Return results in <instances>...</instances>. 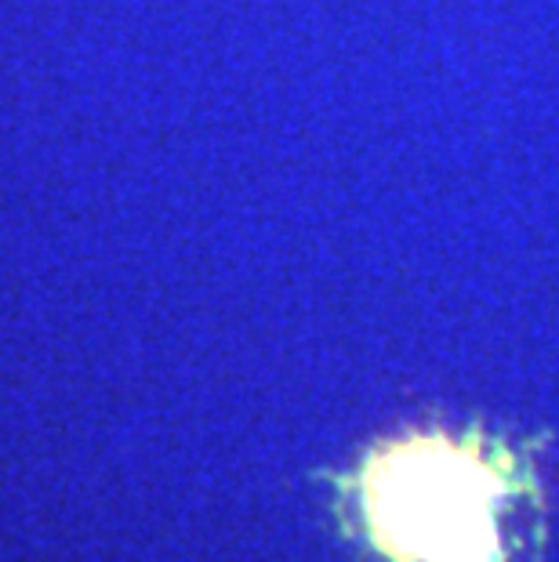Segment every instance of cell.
<instances>
[{
	"label": "cell",
	"instance_id": "cell-1",
	"mask_svg": "<svg viewBox=\"0 0 559 562\" xmlns=\"http://www.w3.org/2000/svg\"><path fill=\"white\" fill-rule=\"evenodd\" d=\"M364 497L374 533L392 555L476 562L494 544L502 480L469 447L414 439L371 464Z\"/></svg>",
	"mask_w": 559,
	"mask_h": 562
}]
</instances>
